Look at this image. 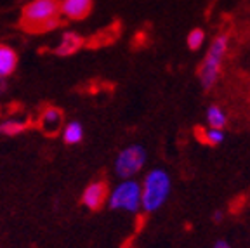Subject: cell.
Returning a JSON list of instances; mask_svg holds the SVG:
<instances>
[{
  "label": "cell",
  "mask_w": 250,
  "mask_h": 248,
  "mask_svg": "<svg viewBox=\"0 0 250 248\" xmlns=\"http://www.w3.org/2000/svg\"><path fill=\"white\" fill-rule=\"evenodd\" d=\"M83 139V127L80 122H70L62 127V141L70 146H75V144L82 143Z\"/></svg>",
  "instance_id": "cell-12"
},
{
  "label": "cell",
  "mask_w": 250,
  "mask_h": 248,
  "mask_svg": "<svg viewBox=\"0 0 250 248\" xmlns=\"http://www.w3.org/2000/svg\"><path fill=\"white\" fill-rule=\"evenodd\" d=\"M228 45H229V39H228L226 33H221L212 40L198 70L200 85H202L203 90H210L217 83L221 71H223V61L228 52Z\"/></svg>",
  "instance_id": "cell-3"
},
{
  "label": "cell",
  "mask_w": 250,
  "mask_h": 248,
  "mask_svg": "<svg viewBox=\"0 0 250 248\" xmlns=\"http://www.w3.org/2000/svg\"><path fill=\"white\" fill-rule=\"evenodd\" d=\"M61 24L59 0H31L24 5L21 28L28 33H47Z\"/></svg>",
  "instance_id": "cell-1"
},
{
  "label": "cell",
  "mask_w": 250,
  "mask_h": 248,
  "mask_svg": "<svg viewBox=\"0 0 250 248\" xmlns=\"http://www.w3.org/2000/svg\"><path fill=\"white\" fill-rule=\"evenodd\" d=\"M196 136H200L198 139L202 143L208 144V146H219V144L224 141V130L221 128H210L208 127L207 130L205 128H196Z\"/></svg>",
  "instance_id": "cell-14"
},
{
  "label": "cell",
  "mask_w": 250,
  "mask_h": 248,
  "mask_svg": "<svg viewBox=\"0 0 250 248\" xmlns=\"http://www.w3.org/2000/svg\"><path fill=\"white\" fill-rule=\"evenodd\" d=\"M205 120H207L210 128H221L223 130L228 124V115L224 113V109L217 104H210L205 113Z\"/></svg>",
  "instance_id": "cell-11"
},
{
  "label": "cell",
  "mask_w": 250,
  "mask_h": 248,
  "mask_svg": "<svg viewBox=\"0 0 250 248\" xmlns=\"http://www.w3.org/2000/svg\"><path fill=\"white\" fill-rule=\"evenodd\" d=\"M18 54L14 49L7 45H0V78H7L16 71Z\"/></svg>",
  "instance_id": "cell-10"
},
{
  "label": "cell",
  "mask_w": 250,
  "mask_h": 248,
  "mask_svg": "<svg viewBox=\"0 0 250 248\" xmlns=\"http://www.w3.org/2000/svg\"><path fill=\"white\" fill-rule=\"evenodd\" d=\"M59 11H61V18H66V20H83L92 11V0H61Z\"/></svg>",
  "instance_id": "cell-7"
},
{
  "label": "cell",
  "mask_w": 250,
  "mask_h": 248,
  "mask_svg": "<svg viewBox=\"0 0 250 248\" xmlns=\"http://www.w3.org/2000/svg\"><path fill=\"white\" fill-rule=\"evenodd\" d=\"M203 42H205V31H203L202 28H195V30H191L188 33L186 43L189 51H200Z\"/></svg>",
  "instance_id": "cell-15"
},
{
  "label": "cell",
  "mask_w": 250,
  "mask_h": 248,
  "mask_svg": "<svg viewBox=\"0 0 250 248\" xmlns=\"http://www.w3.org/2000/svg\"><path fill=\"white\" fill-rule=\"evenodd\" d=\"M83 45V39L75 31H64L61 35L58 47H56V54L58 56H71L78 52Z\"/></svg>",
  "instance_id": "cell-9"
},
{
  "label": "cell",
  "mask_w": 250,
  "mask_h": 248,
  "mask_svg": "<svg viewBox=\"0 0 250 248\" xmlns=\"http://www.w3.org/2000/svg\"><path fill=\"white\" fill-rule=\"evenodd\" d=\"M212 248H231V245L228 243L226 240H217V241L214 243V247H212Z\"/></svg>",
  "instance_id": "cell-17"
},
{
  "label": "cell",
  "mask_w": 250,
  "mask_h": 248,
  "mask_svg": "<svg viewBox=\"0 0 250 248\" xmlns=\"http://www.w3.org/2000/svg\"><path fill=\"white\" fill-rule=\"evenodd\" d=\"M108 207L111 210L136 213L141 210V184L134 179H124L108 194Z\"/></svg>",
  "instance_id": "cell-4"
},
{
  "label": "cell",
  "mask_w": 250,
  "mask_h": 248,
  "mask_svg": "<svg viewBox=\"0 0 250 248\" xmlns=\"http://www.w3.org/2000/svg\"><path fill=\"white\" fill-rule=\"evenodd\" d=\"M224 219V212L223 210H215V212H212V221L215 222V224H219V222Z\"/></svg>",
  "instance_id": "cell-16"
},
{
  "label": "cell",
  "mask_w": 250,
  "mask_h": 248,
  "mask_svg": "<svg viewBox=\"0 0 250 248\" xmlns=\"http://www.w3.org/2000/svg\"><path fill=\"white\" fill-rule=\"evenodd\" d=\"M109 187L104 181H92L82 193V203L89 210H101L108 202Z\"/></svg>",
  "instance_id": "cell-6"
},
{
  "label": "cell",
  "mask_w": 250,
  "mask_h": 248,
  "mask_svg": "<svg viewBox=\"0 0 250 248\" xmlns=\"http://www.w3.org/2000/svg\"><path fill=\"white\" fill-rule=\"evenodd\" d=\"M62 125V111L58 108H47L42 111L39 120V127L47 136H56Z\"/></svg>",
  "instance_id": "cell-8"
},
{
  "label": "cell",
  "mask_w": 250,
  "mask_h": 248,
  "mask_svg": "<svg viewBox=\"0 0 250 248\" xmlns=\"http://www.w3.org/2000/svg\"><path fill=\"white\" fill-rule=\"evenodd\" d=\"M5 90V78H0V94Z\"/></svg>",
  "instance_id": "cell-18"
},
{
  "label": "cell",
  "mask_w": 250,
  "mask_h": 248,
  "mask_svg": "<svg viewBox=\"0 0 250 248\" xmlns=\"http://www.w3.org/2000/svg\"><path fill=\"white\" fill-rule=\"evenodd\" d=\"M30 127V122L20 120V118H9L0 124V134L4 136H18V134H23L26 128Z\"/></svg>",
  "instance_id": "cell-13"
},
{
  "label": "cell",
  "mask_w": 250,
  "mask_h": 248,
  "mask_svg": "<svg viewBox=\"0 0 250 248\" xmlns=\"http://www.w3.org/2000/svg\"><path fill=\"white\" fill-rule=\"evenodd\" d=\"M172 191V179L164 168H153L141 184V208L146 213L160 210Z\"/></svg>",
  "instance_id": "cell-2"
},
{
  "label": "cell",
  "mask_w": 250,
  "mask_h": 248,
  "mask_svg": "<svg viewBox=\"0 0 250 248\" xmlns=\"http://www.w3.org/2000/svg\"><path fill=\"white\" fill-rule=\"evenodd\" d=\"M148 153L145 146L141 144H130L124 147L115 158V174L124 181V179H134L145 167Z\"/></svg>",
  "instance_id": "cell-5"
}]
</instances>
